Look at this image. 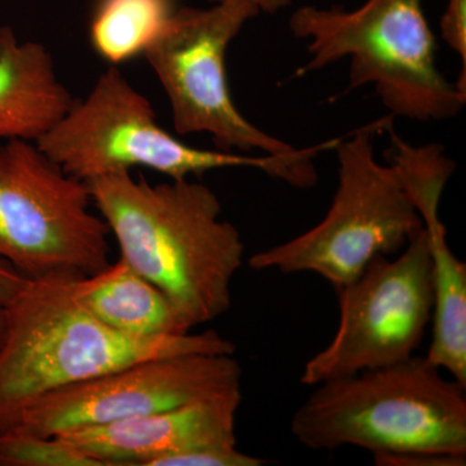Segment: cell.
Here are the masks:
<instances>
[{
  "mask_svg": "<svg viewBox=\"0 0 466 466\" xmlns=\"http://www.w3.org/2000/svg\"><path fill=\"white\" fill-rule=\"evenodd\" d=\"M86 184L119 258L167 297L188 332L228 311L245 244L220 218L222 204L210 187L191 177L153 186L131 171Z\"/></svg>",
  "mask_w": 466,
  "mask_h": 466,
  "instance_id": "1",
  "label": "cell"
},
{
  "mask_svg": "<svg viewBox=\"0 0 466 466\" xmlns=\"http://www.w3.org/2000/svg\"><path fill=\"white\" fill-rule=\"evenodd\" d=\"M76 278L27 280L5 308L0 345V433L11 431L34 401L149 359L184 354H235L214 330L140 339L106 327L79 305Z\"/></svg>",
  "mask_w": 466,
  "mask_h": 466,
  "instance_id": "2",
  "label": "cell"
},
{
  "mask_svg": "<svg viewBox=\"0 0 466 466\" xmlns=\"http://www.w3.org/2000/svg\"><path fill=\"white\" fill-rule=\"evenodd\" d=\"M466 388L426 359L319 383L294 413L290 431L309 450L345 446L375 460L425 455L466 458Z\"/></svg>",
  "mask_w": 466,
  "mask_h": 466,
  "instance_id": "3",
  "label": "cell"
},
{
  "mask_svg": "<svg viewBox=\"0 0 466 466\" xmlns=\"http://www.w3.org/2000/svg\"><path fill=\"white\" fill-rule=\"evenodd\" d=\"M36 146L67 175L85 183L135 167L149 168L170 179L250 167L297 188L318 183L314 159L328 150L327 142L290 156H248L188 146L158 125L150 101L116 66L101 73L87 96L75 100Z\"/></svg>",
  "mask_w": 466,
  "mask_h": 466,
  "instance_id": "4",
  "label": "cell"
},
{
  "mask_svg": "<svg viewBox=\"0 0 466 466\" xmlns=\"http://www.w3.org/2000/svg\"><path fill=\"white\" fill-rule=\"evenodd\" d=\"M289 27L309 39V61L294 76L350 57L342 96L372 85L391 116L419 122L444 121L464 108L465 92L438 69L422 0H367L354 11L305 5L291 15Z\"/></svg>",
  "mask_w": 466,
  "mask_h": 466,
  "instance_id": "5",
  "label": "cell"
},
{
  "mask_svg": "<svg viewBox=\"0 0 466 466\" xmlns=\"http://www.w3.org/2000/svg\"><path fill=\"white\" fill-rule=\"evenodd\" d=\"M392 118L377 119L341 137L334 149L339 186L327 216L302 235L251 256V268L312 272L339 289L373 260L403 250L421 231V218L397 170L376 159L373 140Z\"/></svg>",
  "mask_w": 466,
  "mask_h": 466,
  "instance_id": "6",
  "label": "cell"
},
{
  "mask_svg": "<svg viewBox=\"0 0 466 466\" xmlns=\"http://www.w3.org/2000/svg\"><path fill=\"white\" fill-rule=\"evenodd\" d=\"M87 184L36 143L0 144V260L27 280L85 278L109 265L110 235Z\"/></svg>",
  "mask_w": 466,
  "mask_h": 466,
  "instance_id": "7",
  "label": "cell"
},
{
  "mask_svg": "<svg viewBox=\"0 0 466 466\" xmlns=\"http://www.w3.org/2000/svg\"><path fill=\"white\" fill-rule=\"evenodd\" d=\"M259 14L250 0L175 9L143 56L167 94L179 135L208 134L218 149L290 156L299 148L260 130L236 106L227 79V50Z\"/></svg>",
  "mask_w": 466,
  "mask_h": 466,
  "instance_id": "8",
  "label": "cell"
},
{
  "mask_svg": "<svg viewBox=\"0 0 466 466\" xmlns=\"http://www.w3.org/2000/svg\"><path fill=\"white\" fill-rule=\"evenodd\" d=\"M339 323L332 341L300 375L306 386L408 360L419 348L434 308L431 260L424 228L398 258H377L336 289Z\"/></svg>",
  "mask_w": 466,
  "mask_h": 466,
  "instance_id": "9",
  "label": "cell"
},
{
  "mask_svg": "<svg viewBox=\"0 0 466 466\" xmlns=\"http://www.w3.org/2000/svg\"><path fill=\"white\" fill-rule=\"evenodd\" d=\"M241 376L233 354L149 359L45 395L14 429L55 437L115 424L241 388Z\"/></svg>",
  "mask_w": 466,
  "mask_h": 466,
  "instance_id": "10",
  "label": "cell"
},
{
  "mask_svg": "<svg viewBox=\"0 0 466 466\" xmlns=\"http://www.w3.org/2000/svg\"><path fill=\"white\" fill-rule=\"evenodd\" d=\"M388 131L389 164L397 170L421 218L431 254L433 332L426 359L466 388V265L451 250L440 216L441 195L455 171V162L441 144L412 146L398 137L392 125Z\"/></svg>",
  "mask_w": 466,
  "mask_h": 466,
  "instance_id": "11",
  "label": "cell"
},
{
  "mask_svg": "<svg viewBox=\"0 0 466 466\" xmlns=\"http://www.w3.org/2000/svg\"><path fill=\"white\" fill-rule=\"evenodd\" d=\"M241 401V388L229 389L152 415L57 437L101 466H153L159 459L191 451L238 447L236 415Z\"/></svg>",
  "mask_w": 466,
  "mask_h": 466,
  "instance_id": "12",
  "label": "cell"
},
{
  "mask_svg": "<svg viewBox=\"0 0 466 466\" xmlns=\"http://www.w3.org/2000/svg\"><path fill=\"white\" fill-rule=\"evenodd\" d=\"M73 103L50 51L42 43L20 41L12 26H0V142H38Z\"/></svg>",
  "mask_w": 466,
  "mask_h": 466,
  "instance_id": "13",
  "label": "cell"
},
{
  "mask_svg": "<svg viewBox=\"0 0 466 466\" xmlns=\"http://www.w3.org/2000/svg\"><path fill=\"white\" fill-rule=\"evenodd\" d=\"M73 294L92 317L126 336L189 333L167 297L122 258L96 274L75 279Z\"/></svg>",
  "mask_w": 466,
  "mask_h": 466,
  "instance_id": "14",
  "label": "cell"
},
{
  "mask_svg": "<svg viewBox=\"0 0 466 466\" xmlns=\"http://www.w3.org/2000/svg\"><path fill=\"white\" fill-rule=\"evenodd\" d=\"M175 12L173 0H97L90 43L109 66L144 55Z\"/></svg>",
  "mask_w": 466,
  "mask_h": 466,
  "instance_id": "15",
  "label": "cell"
},
{
  "mask_svg": "<svg viewBox=\"0 0 466 466\" xmlns=\"http://www.w3.org/2000/svg\"><path fill=\"white\" fill-rule=\"evenodd\" d=\"M0 466H101L60 437L11 429L0 433Z\"/></svg>",
  "mask_w": 466,
  "mask_h": 466,
  "instance_id": "16",
  "label": "cell"
},
{
  "mask_svg": "<svg viewBox=\"0 0 466 466\" xmlns=\"http://www.w3.org/2000/svg\"><path fill=\"white\" fill-rule=\"evenodd\" d=\"M267 460L242 453L238 447L201 449L159 459L153 466H263Z\"/></svg>",
  "mask_w": 466,
  "mask_h": 466,
  "instance_id": "17",
  "label": "cell"
},
{
  "mask_svg": "<svg viewBox=\"0 0 466 466\" xmlns=\"http://www.w3.org/2000/svg\"><path fill=\"white\" fill-rule=\"evenodd\" d=\"M441 39L462 61V72L459 76V90L466 94V0H449L446 12L441 20Z\"/></svg>",
  "mask_w": 466,
  "mask_h": 466,
  "instance_id": "18",
  "label": "cell"
},
{
  "mask_svg": "<svg viewBox=\"0 0 466 466\" xmlns=\"http://www.w3.org/2000/svg\"><path fill=\"white\" fill-rule=\"evenodd\" d=\"M27 283L25 276L5 260H0V308L5 309L17 299Z\"/></svg>",
  "mask_w": 466,
  "mask_h": 466,
  "instance_id": "19",
  "label": "cell"
},
{
  "mask_svg": "<svg viewBox=\"0 0 466 466\" xmlns=\"http://www.w3.org/2000/svg\"><path fill=\"white\" fill-rule=\"evenodd\" d=\"M210 2L218 3L222 0H210ZM259 12H265V14L274 15L276 12L280 11L290 5L291 0H250Z\"/></svg>",
  "mask_w": 466,
  "mask_h": 466,
  "instance_id": "20",
  "label": "cell"
},
{
  "mask_svg": "<svg viewBox=\"0 0 466 466\" xmlns=\"http://www.w3.org/2000/svg\"><path fill=\"white\" fill-rule=\"evenodd\" d=\"M5 333V309L0 308V345Z\"/></svg>",
  "mask_w": 466,
  "mask_h": 466,
  "instance_id": "21",
  "label": "cell"
}]
</instances>
